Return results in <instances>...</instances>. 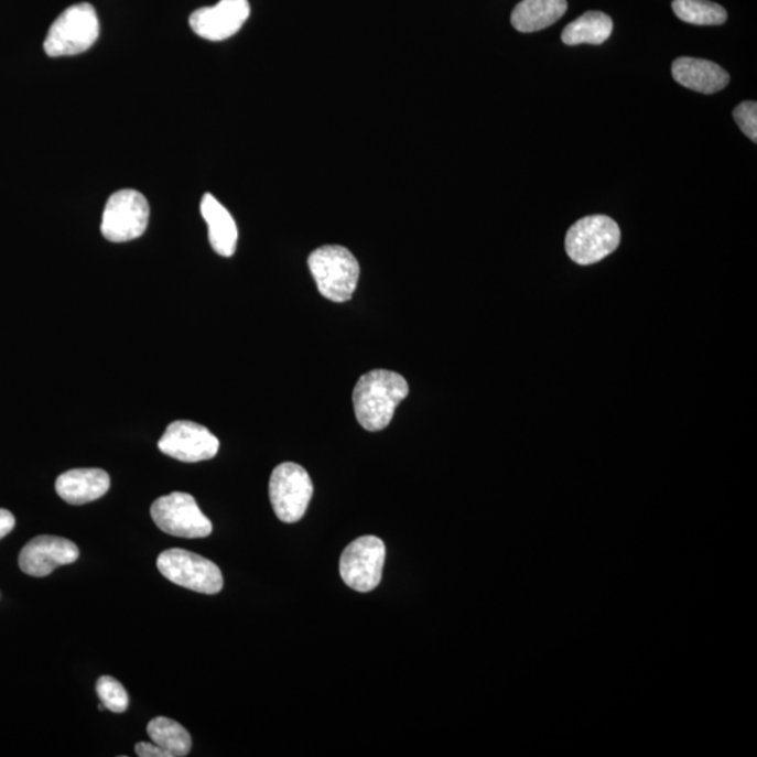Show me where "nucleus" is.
Returning a JSON list of instances; mask_svg holds the SVG:
<instances>
[{
  "label": "nucleus",
  "mask_w": 757,
  "mask_h": 757,
  "mask_svg": "<svg viewBox=\"0 0 757 757\" xmlns=\"http://www.w3.org/2000/svg\"><path fill=\"white\" fill-rule=\"evenodd\" d=\"M409 391L407 380L393 370L375 369L360 376L353 396L360 426L370 432L385 430Z\"/></svg>",
  "instance_id": "nucleus-1"
},
{
  "label": "nucleus",
  "mask_w": 757,
  "mask_h": 757,
  "mask_svg": "<svg viewBox=\"0 0 757 757\" xmlns=\"http://www.w3.org/2000/svg\"><path fill=\"white\" fill-rule=\"evenodd\" d=\"M317 290L328 301L344 303L353 298L359 281V262L343 246L318 247L307 260Z\"/></svg>",
  "instance_id": "nucleus-2"
},
{
  "label": "nucleus",
  "mask_w": 757,
  "mask_h": 757,
  "mask_svg": "<svg viewBox=\"0 0 757 757\" xmlns=\"http://www.w3.org/2000/svg\"><path fill=\"white\" fill-rule=\"evenodd\" d=\"M100 34L99 18L90 3H77L55 20L44 41L45 54L51 58L86 53Z\"/></svg>",
  "instance_id": "nucleus-3"
},
{
  "label": "nucleus",
  "mask_w": 757,
  "mask_h": 757,
  "mask_svg": "<svg viewBox=\"0 0 757 757\" xmlns=\"http://www.w3.org/2000/svg\"><path fill=\"white\" fill-rule=\"evenodd\" d=\"M620 245V228L609 216L580 219L565 236V250L580 266H591L610 256Z\"/></svg>",
  "instance_id": "nucleus-4"
},
{
  "label": "nucleus",
  "mask_w": 757,
  "mask_h": 757,
  "mask_svg": "<svg viewBox=\"0 0 757 757\" xmlns=\"http://www.w3.org/2000/svg\"><path fill=\"white\" fill-rule=\"evenodd\" d=\"M158 570L173 584L198 594L216 595L224 588L219 566L188 550H164L158 558Z\"/></svg>",
  "instance_id": "nucleus-5"
},
{
  "label": "nucleus",
  "mask_w": 757,
  "mask_h": 757,
  "mask_svg": "<svg viewBox=\"0 0 757 757\" xmlns=\"http://www.w3.org/2000/svg\"><path fill=\"white\" fill-rule=\"evenodd\" d=\"M153 522L162 532L183 539H203L213 533V522L187 493H172L152 504Z\"/></svg>",
  "instance_id": "nucleus-6"
},
{
  "label": "nucleus",
  "mask_w": 757,
  "mask_h": 757,
  "mask_svg": "<svg viewBox=\"0 0 757 757\" xmlns=\"http://www.w3.org/2000/svg\"><path fill=\"white\" fill-rule=\"evenodd\" d=\"M149 209L145 195L136 190H121L107 201L101 219V234L112 244L141 238L148 228Z\"/></svg>",
  "instance_id": "nucleus-7"
},
{
  "label": "nucleus",
  "mask_w": 757,
  "mask_h": 757,
  "mask_svg": "<svg viewBox=\"0 0 757 757\" xmlns=\"http://www.w3.org/2000/svg\"><path fill=\"white\" fill-rule=\"evenodd\" d=\"M313 497V483L309 473L296 463L277 466L270 478V499L278 519L285 523L299 522L307 511Z\"/></svg>",
  "instance_id": "nucleus-8"
},
{
  "label": "nucleus",
  "mask_w": 757,
  "mask_h": 757,
  "mask_svg": "<svg viewBox=\"0 0 757 757\" xmlns=\"http://www.w3.org/2000/svg\"><path fill=\"white\" fill-rule=\"evenodd\" d=\"M386 548L376 536H363L345 548L339 560V574L357 592L374 591L382 581Z\"/></svg>",
  "instance_id": "nucleus-9"
},
{
  "label": "nucleus",
  "mask_w": 757,
  "mask_h": 757,
  "mask_svg": "<svg viewBox=\"0 0 757 757\" xmlns=\"http://www.w3.org/2000/svg\"><path fill=\"white\" fill-rule=\"evenodd\" d=\"M159 450L173 459L197 463L213 459L219 452V440L205 426L193 421H174L164 431Z\"/></svg>",
  "instance_id": "nucleus-10"
},
{
  "label": "nucleus",
  "mask_w": 757,
  "mask_h": 757,
  "mask_svg": "<svg viewBox=\"0 0 757 757\" xmlns=\"http://www.w3.org/2000/svg\"><path fill=\"white\" fill-rule=\"evenodd\" d=\"M249 15V0H220L215 7L195 10L190 15V25L199 37L224 41L234 37Z\"/></svg>",
  "instance_id": "nucleus-11"
},
{
  "label": "nucleus",
  "mask_w": 757,
  "mask_h": 757,
  "mask_svg": "<svg viewBox=\"0 0 757 757\" xmlns=\"http://www.w3.org/2000/svg\"><path fill=\"white\" fill-rule=\"evenodd\" d=\"M79 549L74 542L58 536H37L24 545L19 555V565L31 576L50 575L61 565L75 563Z\"/></svg>",
  "instance_id": "nucleus-12"
},
{
  "label": "nucleus",
  "mask_w": 757,
  "mask_h": 757,
  "mask_svg": "<svg viewBox=\"0 0 757 757\" xmlns=\"http://www.w3.org/2000/svg\"><path fill=\"white\" fill-rule=\"evenodd\" d=\"M55 490L71 505L89 504L110 490V476L101 468H74L56 478Z\"/></svg>",
  "instance_id": "nucleus-13"
},
{
  "label": "nucleus",
  "mask_w": 757,
  "mask_h": 757,
  "mask_svg": "<svg viewBox=\"0 0 757 757\" xmlns=\"http://www.w3.org/2000/svg\"><path fill=\"white\" fill-rule=\"evenodd\" d=\"M672 76L679 85L703 95H714L725 89L731 80L728 72L714 62L689 56L673 62Z\"/></svg>",
  "instance_id": "nucleus-14"
},
{
  "label": "nucleus",
  "mask_w": 757,
  "mask_h": 757,
  "mask_svg": "<svg viewBox=\"0 0 757 757\" xmlns=\"http://www.w3.org/2000/svg\"><path fill=\"white\" fill-rule=\"evenodd\" d=\"M201 215L208 225V238L213 249L223 257L234 256L239 231L229 210L213 194H205L201 201Z\"/></svg>",
  "instance_id": "nucleus-15"
},
{
  "label": "nucleus",
  "mask_w": 757,
  "mask_h": 757,
  "mask_svg": "<svg viewBox=\"0 0 757 757\" xmlns=\"http://www.w3.org/2000/svg\"><path fill=\"white\" fill-rule=\"evenodd\" d=\"M566 9V0H522L513 9L511 23L520 33H534L558 23Z\"/></svg>",
  "instance_id": "nucleus-16"
},
{
  "label": "nucleus",
  "mask_w": 757,
  "mask_h": 757,
  "mask_svg": "<svg viewBox=\"0 0 757 757\" xmlns=\"http://www.w3.org/2000/svg\"><path fill=\"white\" fill-rule=\"evenodd\" d=\"M613 20L602 12H586L566 25L561 40L566 45L604 44L610 37Z\"/></svg>",
  "instance_id": "nucleus-17"
},
{
  "label": "nucleus",
  "mask_w": 757,
  "mask_h": 757,
  "mask_svg": "<svg viewBox=\"0 0 757 757\" xmlns=\"http://www.w3.org/2000/svg\"><path fill=\"white\" fill-rule=\"evenodd\" d=\"M148 735L152 743L166 750L170 757H184L192 750V735L177 721L166 717L153 718L148 724Z\"/></svg>",
  "instance_id": "nucleus-18"
},
{
  "label": "nucleus",
  "mask_w": 757,
  "mask_h": 757,
  "mask_svg": "<svg viewBox=\"0 0 757 757\" xmlns=\"http://www.w3.org/2000/svg\"><path fill=\"white\" fill-rule=\"evenodd\" d=\"M674 14L684 23L696 25H720L727 22V10L710 0H673Z\"/></svg>",
  "instance_id": "nucleus-19"
},
{
  "label": "nucleus",
  "mask_w": 757,
  "mask_h": 757,
  "mask_svg": "<svg viewBox=\"0 0 757 757\" xmlns=\"http://www.w3.org/2000/svg\"><path fill=\"white\" fill-rule=\"evenodd\" d=\"M96 692L99 694L100 702L110 712L118 714L127 712L128 705H130V696H128L127 690L123 689L117 679L101 677L96 683Z\"/></svg>",
  "instance_id": "nucleus-20"
},
{
  "label": "nucleus",
  "mask_w": 757,
  "mask_h": 757,
  "mask_svg": "<svg viewBox=\"0 0 757 757\" xmlns=\"http://www.w3.org/2000/svg\"><path fill=\"white\" fill-rule=\"evenodd\" d=\"M734 120L738 123L740 131L757 142V105L756 101H744L734 110Z\"/></svg>",
  "instance_id": "nucleus-21"
},
{
  "label": "nucleus",
  "mask_w": 757,
  "mask_h": 757,
  "mask_svg": "<svg viewBox=\"0 0 757 757\" xmlns=\"http://www.w3.org/2000/svg\"><path fill=\"white\" fill-rule=\"evenodd\" d=\"M136 754L139 757H170L166 750L153 743H139L136 745Z\"/></svg>",
  "instance_id": "nucleus-22"
},
{
  "label": "nucleus",
  "mask_w": 757,
  "mask_h": 757,
  "mask_svg": "<svg viewBox=\"0 0 757 757\" xmlns=\"http://www.w3.org/2000/svg\"><path fill=\"white\" fill-rule=\"evenodd\" d=\"M15 519L8 509H0V539L8 536L14 529Z\"/></svg>",
  "instance_id": "nucleus-23"
}]
</instances>
